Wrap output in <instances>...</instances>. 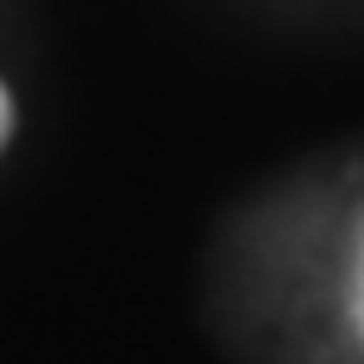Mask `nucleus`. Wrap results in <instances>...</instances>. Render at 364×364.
Here are the masks:
<instances>
[{
	"label": "nucleus",
	"mask_w": 364,
	"mask_h": 364,
	"mask_svg": "<svg viewBox=\"0 0 364 364\" xmlns=\"http://www.w3.org/2000/svg\"><path fill=\"white\" fill-rule=\"evenodd\" d=\"M11 127H16V107H11V91L0 86V147H6V136H11Z\"/></svg>",
	"instance_id": "nucleus-1"
}]
</instances>
